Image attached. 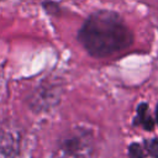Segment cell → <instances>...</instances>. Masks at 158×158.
Wrapping results in <instances>:
<instances>
[{
  "label": "cell",
  "mask_w": 158,
  "mask_h": 158,
  "mask_svg": "<svg viewBox=\"0 0 158 158\" xmlns=\"http://www.w3.org/2000/svg\"><path fill=\"white\" fill-rule=\"evenodd\" d=\"M78 38L90 56L105 58L128 48L133 36L118 14L101 10L86 19Z\"/></svg>",
  "instance_id": "6da1fadb"
},
{
  "label": "cell",
  "mask_w": 158,
  "mask_h": 158,
  "mask_svg": "<svg viewBox=\"0 0 158 158\" xmlns=\"http://www.w3.org/2000/svg\"><path fill=\"white\" fill-rule=\"evenodd\" d=\"M94 153L95 147L90 132L78 130L62 141L56 158H94Z\"/></svg>",
  "instance_id": "7a4b0ae2"
},
{
  "label": "cell",
  "mask_w": 158,
  "mask_h": 158,
  "mask_svg": "<svg viewBox=\"0 0 158 158\" xmlns=\"http://www.w3.org/2000/svg\"><path fill=\"white\" fill-rule=\"evenodd\" d=\"M144 151L148 152V154L158 157V141H148L143 146L139 144H133L130 148V156L132 158H143L144 157Z\"/></svg>",
  "instance_id": "3957f363"
},
{
  "label": "cell",
  "mask_w": 158,
  "mask_h": 158,
  "mask_svg": "<svg viewBox=\"0 0 158 158\" xmlns=\"http://www.w3.org/2000/svg\"><path fill=\"white\" fill-rule=\"evenodd\" d=\"M157 122H158V107H157Z\"/></svg>",
  "instance_id": "5b68a950"
},
{
  "label": "cell",
  "mask_w": 158,
  "mask_h": 158,
  "mask_svg": "<svg viewBox=\"0 0 158 158\" xmlns=\"http://www.w3.org/2000/svg\"><path fill=\"white\" fill-rule=\"evenodd\" d=\"M138 123L142 125L143 127H146V130H151L153 127V122L149 117V115L147 116L146 114V106L144 105H141L139 109H138Z\"/></svg>",
  "instance_id": "277c9868"
}]
</instances>
